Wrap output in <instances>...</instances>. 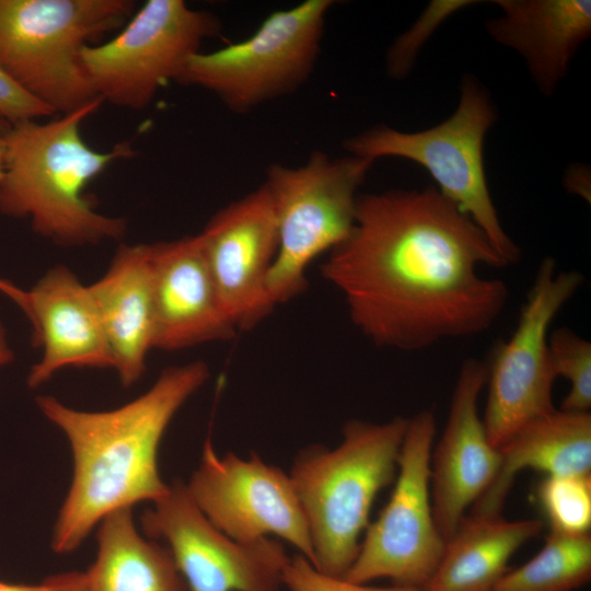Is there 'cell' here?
Listing matches in <instances>:
<instances>
[{
  "label": "cell",
  "mask_w": 591,
  "mask_h": 591,
  "mask_svg": "<svg viewBox=\"0 0 591 591\" xmlns=\"http://www.w3.org/2000/svg\"><path fill=\"white\" fill-rule=\"evenodd\" d=\"M186 487L207 519L231 538L253 543L274 535L314 566L303 509L290 475L280 467L254 452L246 459L232 452L220 456L207 438Z\"/></svg>",
  "instance_id": "12"
},
{
  "label": "cell",
  "mask_w": 591,
  "mask_h": 591,
  "mask_svg": "<svg viewBox=\"0 0 591 591\" xmlns=\"http://www.w3.org/2000/svg\"><path fill=\"white\" fill-rule=\"evenodd\" d=\"M497 119L485 86L472 74L463 77L455 111L440 124L406 132L386 125L369 128L344 142L348 154L369 159L402 158L422 166L436 188L486 234L508 265L521 250L503 229L489 193L484 143Z\"/></svg>",
  "instance_id": "6"
},
{
  "label": "cell",
  "mask_w": 591,
  "mask_h": 591,
  "mask_svg": "<svg viewBox=\"0 0 591 591\" xmlns=\"http://www.w3.org/2000/svg\"><path fill=\"white\" fill-rule=\"evenodd\" d=\"M591 578V534L549 532L529 561L507 571L491 591H572Z\"/></svg>",
  "instance_id": "23"
},
{
  "label": "cell",
  "mask_w": 591,
  "mask_h": 591,
  "mask_svg": "<svg viewBox=\"0 0 591 591\" xmlns=\"http://www.w3.org/2000/svg\"><path fill=\"white\" fill-rule=\"evenodd\" d=\"M542 528L537 519L464 515L422 591H491L508 571L510 558Z\"/></svg>",
  "instance_id": "21"
},
{
  "label": "cell",
  "mask_w": 591,
  "mask_h": 591,
  "mask_svg": "<svg viewBox=\"0 0 591 591\" xmlns=\"http://www.w3.org/2000/svg\"><path fill=\"white\" fill-rule=\"evenodd\" d=\"M434 436L431 410L408 419L390 499L369 523L358 555L343 578L363 584L386 578L394 586L422 591L434 573L445 548L430 491Z\"/></svg>",
  "instance_id": "10"
},
{
  "label": "cell",
  "mask_w": 591,
  "mask_h": 591,
  "mask_svg": "<svg viewBox=\"0 0 591 591\" xmlns=\"http://www.w3.org/2000/svg\"><path fill=\"white\" fill-rule=\"evenodd\" d=\"M535 495L551 532L590 534L591 474L544 475Z\"/></svg>",
  "instance_id": "24"
},
{
  "label": "cell",
  "mask_w": 591,
  "mask_h": 591,
  "mask_svg": "<svg viewBox=\"0 0 591 591\" xmlns=\"http://www.w3.org/2000/svg\"><path fill=\"white\" fill-rule=\"evenodd\" d=\"M498 450V473L472 506V514H501L517 475L525 468L544 475L591 474V415L556 409L520 428Z\"/></svg>",
  "instance_id": "20"
},
{
  "label": "cell",
  "mask_w": 591,
  "mask_h": 591,
  "mask_svg": "<svg viewBox=\"0 0 591 591\" xmlns=\"http://www.w3.org/2000/svg\"><path fill=\"white\" fill-rule=\"evenodd\" d=\"M7 283L0 280V289L3 291ZM14 358L7 340L5 329L0 321V368L10 363Z\"/></svg>",
  "instance_id": "30"
},
{
  "label": "cell",
  "mask_w": 591,
  "mask_h": 591,
  "mask_svg": "<svg viewBox=\"0 0 591 591\" xmlns=\"http://www.w3.org/2000/svg\"><path fill=\"white\" fill-rule=\"evenodd\" d=\"M120 383L146 371L153 349L154 317L150 244H121L106 273L89 286Z\"/></svg>",
  "instance_id": "19"
},
{
  "label": "cell",
  "mask_w": 591,
  "mask_h": 591,
  "mask_svg": "<svg viewBox=\"0 0 591 591\" xmlns=\"http://www.w3.org/2000/svg\"><path fill=\"white\" fill-rule=\"evenodd\" d=\"M473 3L475 1L471 0L431 1L410 28L402 33L390 47L386 55L387 74L394 79L408 76L420 49L436 28L452 14Z\"/></svg>",
  "instance_id": "26"
},
{
  "label": "cell",
  "mask_w": 591,
  "mask_h": 591,
  "mask_svg": "<svg viewBox=\"0 0 591 591\" xmlns=\"http://www.w3.org/2000/svg\"><path fill=\"white\" fill-rule=\"evenodd\" d=\"M220 31L215 14L183 0H148L111 39L83 48L81 65L103 103L143 111Z\"/></svg>",
  "instance_id": "9"
},
{
  "label": "cell",
  "mask_w": 591,
  "mask_h": 591,
  "mask_svg": "<svg viewBox=\"0 0 591 591\" xmlns=\"http://www.w3.org/2000/svg\"><path fill=\"white\" fill-rule=\"evenodd\" d=\"M408 419L349 420L341 442L310 445L296 457L290 478L303 509L314 566L344 577L355 561L378 494L395 480Z\"/></svg>",
  "instance_id": "4"
},
{
  "label": "cell",
  "mask_w": 591,
  "mask_h": 591,
  "mask_svg": "<svg viewBox=\"0 0 591 591\" xmlns=\"http://www.w3.org/2000/svg\"><path fill=\"white\" fill-rule=\"evenodd\" d=\"M373 161L313 151L300 166L270 164L263 182L277 219L278 251L267 278L274 309L303 293L306 270L350 234L359 188Z\"/></svg>",
  "instance_id": "7"
},
{
  "label": "cell",
  "mask_w": 591,
  "mask_h": 591,
  "mask_svg": "<svg viewBox=\"0 0 591 591\" xmlns=\"http://www.w3.org/2000/svg\"><path fill=\"white\" fill-rule=\"evenodd\" d=\"M509 266L486 234L433 185L359 194L354 228L326 255L322 276L352 324L401 351L488 331L509 291L480 267Z\"/></svg>",
  "instance_id": "1"
},
{
  "label": "cell",
  "mask_w": 591,
  "mask_h": 591,
  "mask_svg": "<svg viewBox=\"0 0 591 591\" xmlns=\"http://www.w3.org/2000/svg\"><path fill=\"white\" fill-rule=\"evenodd\" d=\"M150 246L153 349L174 351L235 337L198 234Z\"/></svg>",
  "instance_id": "16"
},
{
  "label": "cell",
  "mask_w": 591,
  "mask_h": 591,
  "mask_svg": "<svg viewBox=\"0 0 591 591\" xmlns=\"http://www.w3.org/2000/svg\"><path fill=\"white\" fill-rule=\"evenodd\" d=\"M281 582L289 591H420L405 587H370L355 583L318 570L301 554L290 557L283 567Z\"/></svg>",
  "instance_id": "27"
},
{
  "label": "cell",
  "mask_w": 591,
  "mask_h": 591,
  "mask_svg": "<svg viewBox=\"0 0 591 591\" xmlns=\"http://www.w3.org/2000/svg\"><path fill=\"white\" fill-rule=\"evenodd\" d=\"M83 573L84 591H187L167 547L138 532L131 508L100 522L96 558Z\"/></svg>",
  "instance_id": "22"
},
{
  "label": "cell",
  "mask_w": 591,
  "mask_h": 591,
  "mask_svg": "<svg viewBox=\"0 0 591 591\" xmlns=\"http://www.w3.org/2000/svg\"><path fill=\"white\" fill-rule=\"evenodd\" d=\"M334 0H305L270 13L247 38L195 54L176 83L213 94L245 114L297 92L311 77Z\"/></svg>",
  "instance_id": "8"
},
{
  "label": "cell",
  "mask_w": 591,
  "mask_h": 591,
  "mask_svg": "<svg viewBox=\"0 0 591 591\" xmlns=\"http://www.w3.org/2000/svg\"><path fill=\"white\" fill-rule=\"evenodd\" d=\"M548 349L555 378L561 376L569 391L559 409L590 413L591 408V344L570 328L549 333Z\"/></svg>",
  "instance_id": "25"
},
{
  "label": "cell",
  "mask_w": 591,
  "mask_h": 591,
  "mask_svg": "<svg viewBox=\"0 0 591 591\" xmlns=\"http://www.w3.org/2000/svg\"><path fill=\"white\" fill-rule=\"evenodd\" d=\"M61 591H84V573L67 572L66 581Z\"/></svg>",
  "instance_id": "31"
},
{
  "label": "cell",
  "mask_w": 591,
  "mask_h": 591,
  "mask_svg": "<svg viewBox=\"0 0 591 591\" xmlns=\"http://www.w3.org/2000/svg\"><path fill=\"white\" fill-rule=\"evenodd\" d=\"M141 517L142 530L166 543L187 591H279L289 560L280 541H235L217 529L175 480Z\"/></svg>",
  "instance_id": "13"
},
{
  "label": "cell",
  "mask_w": 591,
  "mask_h": 591,
  "mask_svg": "<svg viewBox=\"0 0 591 591\" xmlns=\"http://www.w3.org/2000/svg\"><path fill=\"white\" fill-rule=\"evenodd\" d=\"M501 15L486 21L489 36L524 60L537 90L552 96L591 36L589 0H495Z\"/></svg>",
  "instance_id": "18"
},
{
  "label": "cell",
  "mask_w": 591,
  "mask_h": 591,
  "mask_svg": "<svg viewBox=\"0 0 591 591\" xmlns=\"http://www.w3.org/2000/svg\"><path fill=\"white\" fill-rule=\"evenodd\" d=\"M132 0H0V67L54 115L100 99L81 53L119 31Z\"/></svg>",
  "instance_id": "5"
},
{
  "label": "cell",
  "mask_w": 591,
  "mask_h": 591,
  "mask_svg": "<svg viewBox=\"0 0 591 591\" xmlns=\"http://www.w3.org/2000/svg\"><path fill=\"white\" fill-rule=\"evenodd\" d=\"M584 281L577 270L557 271L544 258L507 341H498L487 367L483 421L490 443L499 448L526 424L555 412L556 380L549 358V328L558 312Z\"/></svg>",
  "instance_id": "11"
},
{
  "label": "cell",
  "mask_w": 591,
  "mask_h": 591,
  "mask_svg": "<svg viewBox=\"0 0 591 591\" xmlns=\"http://www.w3.org/2000/svg\"><path fill=\"white\" fill-rule=\"evenodd\" d=\"M54 113L20 88L0 67V123L11 127Z\"/></svg>",
  "instance_id": "28"
},
{
  "label": "cell",
  "mask_w": 591,
  "mask_h": 591,
  "mask_svg": "<svg viewBox=\"0 0 591 591\" xmlns=\"http://www.w3.org/2000/svg\"><path fill=\"white\" fill-rule=\"evenodd\" d=\"M66 581V573L47 578L40 584H15L0 581V591H61Z\"/></svg>",
  "instance_id": "29"
},
{
  "label": "cell",
  "mask_w": 591,
  "mask_h": 591,
  "mask_svg": "<svg viewBox=\"0 0 591 591\" xmlns=\"http://www.w3.org/2000/svg\"><path fill=\"white\" fill-rule=\"evenodd\" d=\"M4 151H5V137H4V128H2L0 129V177L2 175V170H3Z\"/></svg>",
  "instance_id": "32"
},
{
  "label": "cell",
  "mask_w": 591,
  "mask_h": 591,
  "mask_svg": "<svg viewBox=\"0 0 591 591\" xmlns=\"http://www.w3.org/2000/svg\"><path fill=\"white\" fill-rule=\"evenodd\" d=\"M486 362L467 359L461 367L450 410L437 447L431 452L430 491L436 524L447 542L468 507L495 479L501 455L487 436L478 412L486 385Z\"/></svg>",
  "instance_id": "15"
},
{
  "label": "cell",
  "mask_w": 591,
  "mask_h": 591,
  "mask_svg": "<svg viewBox=\"0 0 591 591\" xmlns=\"http://www.w3.org/2000/svg\"><path fill=\"white\" fill-rule=\"evenodd\" d=\"M198 236L236 331L253 329L274 311L267 278L278 251V225L265 184L219 209Z\"/></svg>",
  "instance_id": "14"
},
{
  "label": "cell",
  "mask_w": 591,
  "mask_h": 591,
  "mask_svg": "<svg viewBox=\"0 0 591 591\" xmlns=\"http://www.w3.org/2000/svg\"><path fill=\"white\" fill-rule=\"evenodd\" d=\"M12 298L28 315L40 360L28 373L27 384L37 387L68 367L113 368L101 317L89 286L66 266L50 268L31 289Z\"/></svg>",
  "instance_id": "17"
},
{
  "label": "cell",
  "mask_w": 591,
  "mask_h": 591,
  "mask_svg": "<svg viewBox=\"0 0 591 591\" xmlns=\"http://www.w3.org/2000/svg\"><path fill=\"white\" fill-rule=\"evenodd\" d=\"M208 378L204 361L169 367L146 393L106 412L78 410L53 396L37 397L44 416L66 434L73 457L71 485L53 532L56 553L77 549L109 513L154 502L169 491L158 467L161 440Z\"/></svg>",
  "instance_id": "2"
},
{
  "label": "cell",
  "mask_w": 591,
  "mask_h": 591,
  "mask_svg": "<svg viewBox=\"0 0 591 591\" xmlns=\"http://www.w3.org/2000/svg\"><path fill=\"white\" fill-rule=\"evenodd\" d=\"M102 104L97 99L48 121L4 127L0 213L28 219L36 234L61 246L124 236L126 221L97 212L84 195L88 184L114 161L135 155L128 142L97 151L83 139L82 123Z\"/></svg>",
  "instance_id": "3"
}]
</instances>
